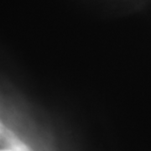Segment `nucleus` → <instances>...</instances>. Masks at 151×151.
I'll list each match as a JSON object with an SVG mask.
<instances>
[{
  "label": "nucleus",
  "mask_w": 151,
  "mask_h": 151,
  "mask_svg": "<svg viewBox=\"0 0 151 151\" xmlns=\"http://www.w3.org/2000/svg\"><path fill=\"white\" fill-rule=\"evenodd\" d=\"M0 151H10V150H0Z\"/></svg>",
  "instance_id": "1"
}]
</instances>
